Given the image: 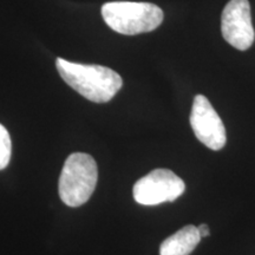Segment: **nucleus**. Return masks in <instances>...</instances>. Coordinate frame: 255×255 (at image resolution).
I'll list each match as a JSON object with an SVG mask.
<instances>
[{"label":"nucleus","instance_id":"1","mask_svg":"<svg viewBox=\"0 0 255 255\" xmlns=\"http://www.w3.org/2000/svg\"><path fill=\"white\" fill-rule=\"evenodd\" d=\"M60 77L73 90L95 103H107L123 87V79L114 70L102 65H85L63 58L56 62Z\"/></svg>","mask_w":255,"mask_h":255},{"label":"nucleus","instance_id":"2","mask_svg":"<svg viewBox=\"0 0 255 255\" xmlns=\"http://www.w3.org/2000/svg\"><path fill=\"white\" fill-rule=\"evenodd\" d=\"M102 15L108 26L126 36L151 32L163 21V11L150 2H107Z\"/></svg>","mask_w":255,"mask_h":255},{"label":"nucleus","instance_id":"3","mask_svg":"<svg viewBox=\"0 0 255 255\" xmlns=\"http://www.w3.org/2000/svg\"><path fill=\"white\" fill-rule=\"evenodd\" d=\"M98 180L97 163L84 152H75L66 158L59 177V196L66 206L79 207L94 194Z\"/></svg>","mask_w":255,"mask_h":255},{"label":"nucleus","instance_id":"4","mask_svg":"<svg viewBox=\"0 0 255 255\" xmlns=\"http://www.w3.org/2000/svg\"><path fill=\"white\" fill-rule=\"evenodd\" d=\"M186 189L182 178L169 169H155L139 178L132 189L133 199L143 206H156L173 202Z\"/></svg>","mask_w":255,"mask_h":255},{"label":"nucleus","instance_id":"5","mask_svg":"<svg viewBox=\"0 0 255 255\" xmlns=\"http://www.w3.org/2000/svg\"><path fill=\"white\" fill-rule=\"evenodd\" d=\"M190 126L196 138L212 150H221L226 145L227 136L222 120L203 95H197L194 98Z\"/></svg>","mask_w":255,"mask_h":255},{"label":"nucleus","instance_id":"6","mask_svg":"<svg viewBox=\"0 0 255 255\" xmlns=\"http://www.w3.org/2000/svg\"><path fill=\"white\" fill-rule=\"evenodd\" d=\"M221 32L225 40L235 49L246 51L253 45L255 32L248 0H231L226 5L221 17Z\"/></svg>","mask_w":255,"mask_h":255},{"label":"nucleus","instance_id":"7","mask_svg":"<svg viewBox=\"0 0 255 255\" xmlns=\"http://www.w3.org/2000/svg\"><path fill=\"white\" fill-rule=\"evenodd\" d=\"M201 237L195 226L188 225L165 239L159 246V255H189L200 244Z\"/></svg>","mask_w":255,"mask_h":255},{"label":"nucleus","instance_id":"8","mask_svg":"<svg viewBox=\"0 0 255 255\" xmlns=\"http://www.w3.org/2000/svg\"><path fill=\"white\" fill-rule=\"evenodd\" d=\"M11 138L4 126L0 124V170L7 167L11 158Z\"/></svg>","mask_w":255,"mask_h":255},{"label":"nucleus","instance_id":"9","mask_svg":"<svg viewBox=\"0 0 255 255\" xmlns=\"http://www.w3.org/2000/svg\"><path fill=\"white\" fill-rule=\"evenodd\" d=\"M197 229H199V234H200L201 238L209 237V234H210L209 228H208V226L205 225V223H203V225L199 226V228H197Z\"/></svg>","mask_w":255,"mask_h":255}]
</instances>
